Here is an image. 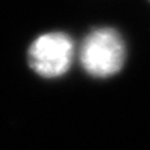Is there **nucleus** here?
<instances>
[{"label": "nucleus", "mask_w": 150, "mask_h": 150, "mask_svg": "<svg viewBox=\"0 0 150 150\" xmlns=\"http://www.w3.org/2000/svg\"><path fill=\"white\" fill-rule=\"evenodd\" d=\"M79 60L85 71L96 78L117 74L125 61V45L112 28H97L82 42Z\"/></svg>", "instance_id": "f257e3e1"}, {"label": "nucleus", "mask_w": 150, "mask_h": 150, "mask_svg": "<svg viewBox=\"0 0 150 150\" xmlns=\"http://www.w3.org/2000/svg\"><path fill=\"white\" fill-rule=\"evenodd\" d=\"M74 57V43L63 32L43 33L32 42L28 61L36 74L56 78L65 74Z\"/></svg>", "instance_id": "f03ea898"}]
</instances>
